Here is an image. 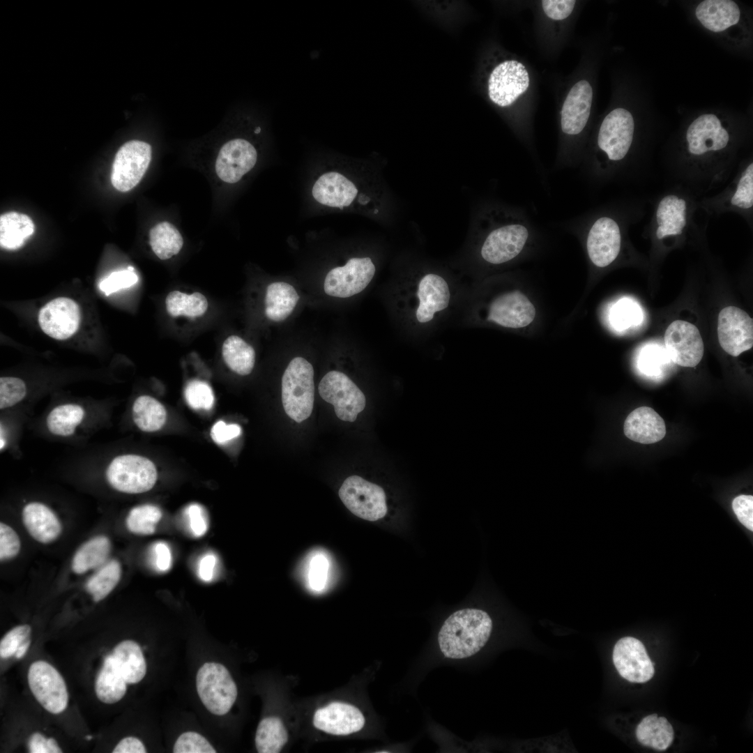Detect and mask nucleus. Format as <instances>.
Masks as SVG:
<instances>
[{"instance_id": "680f3d73", "label": "nucleus", "mask_w": 753, "mask_h": 753, "mask_svg": "<svg viewBox=\"0 0 753 753\" xmlns=\"http://www.w3.org/2000/svg\"><path fill=\"white\" fill-rule=\"evenodd\" d=\"M31 644V638L24 641L18 648L15 656L17 659L22 658L26 653Z\"/></svg>"}, {"instance_id": "4be33fe9", "label": "nucleus", "mask_w": 753, "mask_h": 753, "mask_svg": "<svg viewBox=\"0 0 753 753\" xmlns=\"http://www.w3.org/2000/svg\"><path fill=\"white\" fill-rule=\"evenodd\" d=\"M535 309L529 299L519 291L499 296L491 303L487 320L501 326L519 328L530 324Z\"/></svg>"}, {"instance_id": "37998d69", "label": "nucleus", "mask_w": 753, "mask_h": 753, "mask_svg": "<svg viewBox=\"0 0 753 753\" xmlns=\"http://www.w3.org/2000/svg\"><path fill=\"white\" fill-rule=\"evenodd\" d=\"M185 400L191 408L209 410L214 404L213 390L206 381L194 379L189 381L185 389Z\"/></svg>"}, {"instance_id": "b1692460", "label": "nucleus", "mask_w": 753, "mask_h": 753, "mask_svg": "<svg viewBox=\"0 0 753 753\" xmlns=\"http://www.w3.org/2000/svg\"><path fill=\"white\" fill-rule=\"evenodd\" d=\"M419 304L416 312L420 323L432 320L434 314L447 308L450 299L449 285L441 274L435 271L423 273L418 284Z\"/></svg>"}, {"instance_id": "20e7f679", "label": "nucleus", "mask_w": 753, "mask_h": 753, "mask_svg": "<svg viewBox=\"0 0 753 753\" xmlns=\"http://www.w3.org/2000/svg\"><path fill=\"white\" fill-rule=\"evenodd\" d=\"M635 122L624 108L611 111L602 120L596 135V152L582 172L593 183H603L625 173L624 167L633 145Z\"/></svg>"}, {"instance_id": "72a5a7b5", "label": "nucleus", "mask_w": 753, "mask_h": 753, "mask_svg": "<svg viewBox=\"0 0 753 753\" xmlns=\"http://www.w3.org/2000/svg\"><path fill=\"white\" fill-rule=\"evenodd\" d=\"M132 418L135 425L145 432L160 430L167 420L165 406L155 398L149 395H141L134 402Z\"/></svg>"}, {"instance_id": "a18cd8bd", "label": "nucleus", "mask_w": 753, "mask_h": 753, "mask_svg": "<svg viewBox=\"0 0 753 753\" xmlns=\"http://www.w3.org/2000/svg\"><path fill=\"white\" fill-rule=\"evenodd\" d=\"M26 394V384L21 379L14 376L0 378L1 410L16 405L25 397Z\"/></svg>"}, {"instance_id": "bb28decb", "label": "nucleus", "mask_w": 753, "mask_h": 753, "mask_svg": "<svg viewBox=\"0 0 753 753\" xmlns=\"http://www.w3.org/2000/svg\"><path fill=\"white\" fill-rule=\"evenodd\" d=\"M623 431L630 440L650 444L658 442L664 437L666 426L662 418L653 409L640 406L628 416Z\"/></svg>"}, {"instance_id": "a19ab883", "label": "nucleus", "mask_w": 753, "mask_h": 753, "mask_svg": "<svg viewBox=\"0 0 753 753\" xmlns=\"http://www.w3.org/2000/svg\"><path fill=\"white\" fill-rule=\"evenodd\" d=\"M162 513L159 507L153 504H142L132 508L126 520L127 528L137 535H151L155 531Z\"/></svg>"}, {"instance_id": "dca6fc26", "label": "nucleus", "mask_w": 753, "mask_h": 753, "mask_svg": "<svg viewBox=\"0 0 753 753\" xmlns=\"http://www.w3.org/2000/svg\"><path fill=\"white\" fill-rule=\"evenodd\" d=\"M664 343L670 360L680 366L694 367L703 356L704 345L698 328L685 321L671 323L665 331Z\"/></svg>"}, {"instance_id": "f8f14e48", "label": "nucleus", "mask_w": 753, "mask_h": 753, "mask_svg": "<svg viewBox=\"0 0 753 753\" xmlns=\"http://www.w3.org/2000/svg\"><path fill=\"white\" fill-rule=\"evenodd\" d=\"M151 156V146L145 142L131 140L123 144L118 150L112 165L113 186L123 192L134 188L146 173Z\"/></svg>"}, {"instance_id": "c85d7f7f", "label": "nucleus", "mask_w": 753, "mask_h": 753, "mask_svg": "<svg viewBox=\"0 0 753 753\" xmlns=\"http://www.w3.org/2000/svg\"><path fill=\"white\" fill-rule=\"evenodd\" d=\"M112 656L127 683H137L143 679L146 672V664L137 643L132 640L120 642L114 648Z\"/></svg>"}, {"instance_id": "4d7b16f0", "label": "nucleus", "mask_w": 753, "mask_h": 753, "mask_svg": "<svg viewBox=\"0 0 753 753\" xmlns=\"http://www.w3.org/2000/svg\"><path fill=\"white\" fill-rule=\"evenodd\" d=\"M241 432V428L238 425H227L224 421L219 420L212 427L211 436L216 443L224 445L238 436Z\"/></svg>"}, {"instance_id": "8fccbe9b", "label": "nucleus", "mask_w": 753, "mask_h": 753, "mask_svg": "<svg viewBox=\"0 0 753 753\" xmlns=\"http://www.w3.org/2000/svg\"><path fill=\"white\" fill-rule=\"evenodd\" d=\"M138 281L137 275L131 270H123L112 273L99 284V289L106 296L120 289L128 288Z\"/></svg>"}, {"instance_id": "a878e982", "label": "nucleus", "mask_w": 753, "mask_h": 753, "mask_svg": "<svg viewBox=\"0 0 753 753\" xmlns=\"http://www.w3.org/2000/svg\"><path fill=\"white\" fill-rule=\"evenodd\" d=\"M24 525L36 541L48 544L62 532V525L55 512L47 505L37 501L26 503L22 512Z\"/></svg>"}, {"instance_id": "864d4df0", "label": "nucleus", "mask_w": 753, "mask_h": 753, "mask_svg": "<svg viewBox=\"0 0 753 753\" xmlns=\"http://www.w3.org/2000/svg\"><path fill=\"white\" fill-rule=\"evenodd\" d=\"M328 563L322 555L314 556L310 564L309 579L312 588L316 591L324 588L326 582Z\"/></svg>"}, {"instance_id": "6ab92c4d", "label": "nucleus", "mask_w": 753, "mask_h": 753, "mask_svg": "<svg viewBox=\"0 0 753 753\" xmlns=\"http://www.w3.org/2000/svg\"><path fill=\"white\" fill-rule=\"evenodd\" d=\"M81 320L79 305L67 297H58L39 311L38 321L42 330L55 340H66L78 330Z\"/></svg>"}, {"instance_id": "e2e57ef3", "label": "nucleus", "mask_w": 753, "mask_h": 753, "mask_svg": "<svg viewBox=\"0 0 753 753\" xmlns=\"http://www.w3.org/2000/svg\"><path fill=\"white\" fill-rule=\"evenodd\" d=\"M92 738H93V737H92L91 736H86V740H90L91 739H92Z\"/></svg>"}, {"instance_id": "de8ad7c7", "label": "nucleus", "mask_w": 753, "mask_h": 753, "mask_svg": "<svg viewBox=\"0 0 753 753\" xmlns=\"http://www.w3.org/2000/svg\"><path fill=\"white\" fill-rule=\"evenodd\" d=\"M31 628L27 624L15 626L8 631L0 641V656L8 658L15 655L20 646L31 638Z\"/></svg>"}, {"instance_id": "aec40b11", "label": "nucleus", "mask_w": 753, "mask_h": 753, "mask_svg": "<svg viewBox=\"0 0 753 753\" xmlns=\"http://www.w3.org/2000/svg\"><path fill=\"white\" fill-rule=\"evenodd\" d=\"M257 160V150L250 142L241 138L234 139L220 149L215 172L222 181L234 183L254 167Z\"/></svg>"}, {"instance_id": "412c9836", "label": "nucleus", "mask_w": 753, "mask_h": 753, "mask_svg": "<svg viewBox=\"0 0 753 753\" xmlns=\"http://www.w3.org/2000/svg\"><path fill=\"white\" fill-rule=\"evenodd\" d=\"M593 100V89L586 80L577 82L570 89L561 112V129L565 136L576 137L584 130L588 121Z\"/></svg>"}, {"instance_id": "2f4dec72", "label": "nucleus", "mask_w": 753, "mask_h": 753, "mask_svg": "<svg viewBox=\"0 0 753 753\" xmlns=\"http://www.w3.org/2000/svg\"><path fill=\"white\" fill-rule=\"evenodd\" d=\"M110 550L111 543L107 536L91 538L76 551L72 561L73 571L81 575L100 568L108 561Z\"/></svg>"}, {"instance_id": "bf43d9fd", "label": "nucleus", "mask_w": 753, "mask_h": 753, "mask_svg": "<svg viewBox=\"0 0 753 753\" xmlns=\"http://www.w3.org/2000/svg\"><path fill=\"white\" fill-rule=\"evenodd\" d=\"M218 559L213 552L204 554L197 563V576L204 582H211L215 577Z\"/></svg>"}, {"instance_id": "7ed1b4c3", "label": "nucleus", "mask_w": 753, "mask_h": 753, "mask_svg": "<svg viewBox=\"0 0 753 753\" xmlns=\"http://www.w3.org/2000/svg\"><path fill=\"white\" fill-rule=\"evenodd\" d=\"M630 209L623 205H610L589 211L565 224L585 242L591 262L603 268L619 257L624 235L631 220Z\"/></svg>"}, {"instance_id": "473e14b6", "label": "nucleus", "mask_w": 753, "mask_h": 753, "mask_svg": "<svg viewBox=\"0 0 753 753\" xmlns=\"http://www.w3.org/2000/svg\"><path fill=\"white\" fill-rule=\"evenodd\" d=\"M674 735L673 727L668 720L656 713L645 717L636 729L640 743L657 750H667L673 742Z\"/></svg>"}, {"instance_id": "79ce46f5", "label": "nucleus", "mask_w": 753, "mask_h": 753, "mask_svg": "<svg viewBox=\"0 0 753 753\" xmlns=\"http://www.w3.org/2000/svg\"><path fill=\"white\" fill-rule=\"evenodd\" d=\"M642 312L639 305L632 300H619L611 308L610 321L612 326L623 330L639 325L642 321Z\"/></svg>"}, {"instance_id": "13d9d810", "label": "nucleus", "mask_w": 753, "mask_h": 753, "mask_svg": "<svg viewBox=\"0 0 753 753\" xmlns=\"http://www.w3.org/2000/svg\"><path fill=\"white\" fill-rule=\"evenodd\" d=\"M31 753H61V749L53 738H45L40 733H33L28 743Z\"/></svg>"}, {"instance_id": "0e129e2a", "label": "nucleus", "mask_w": 753, "mask_h": 753, "mask_svg": "<svg viewBox=\"0 0 753 753\" xmlns=\"http://www.w3.org/2000/svg\"><path fill=\"white\" fill-rule=\"evenodd\" d=\"M260 130H261L260 128H257L255 132L259 133L260 132Z\"/></svg>"}, {"instance_id": "c03bdc74", "label": "nucleus", "mask_w": 753, "mask_h": 753, "mask_svg": "<svg viewBox=\"0 0 753 753\" xmlns=\"http://www.w3.org/2000/svg\"><path fill=\"white\" fill-rule=\"evenodd\" d=\"M669 359L667 352L662 347L655 344L648 345L639 353L638 367L645 374L659 375Z\"/></svg>"}, {"instance_id": "e433bc0d", "label": "nucleus", "mask_w": 753, "mask_h": 753, "mask_svg": "<svg viewBox=\"0 0 753 753\" xmlns=\"http://www.w3.org/2000/svg\"><path fill=\"white\" fill-rule=\"evenodd\" d=\"M149 244L155 254L162 260L177 254L183 245L181 233L172 223H158L149 231Z\"/></svg>"}, {"instance_id": "6e6552de", "label": "nucleus", "mask_w": 753, "mask_h": 753, "mask_svg": "<svg viewBox=\"0 0 753 753\" xmlns=\"http://www.w3.org/2000/svg\"><path fill=\"white\" fill-rule=\"evenodd\" d=\"M700 208L710 215L735 212L752 221L753 208V163L741 165L728 186L721 192L699 201Z\"/></svg>"}, {"instance_id": "c9c22d12", "label": "nucleus", "mask_w": 753, "mask_h": 753, "mask_svg": "<svg viewBox=\"0 0 753 753\" xmlns=\"http://www.w3.org/2000/svg\"><path fill=\"white\" fill-rule=\"evenodd\" d=\"M222 354L228 367L239 375H248L254 368V348L237 335H231L225 340Z\"/></svg>"}, {"instance_id": "4468645a", "label": "nucleus", "mask_w": 753, "mask_h": 753, "mask_svg": "<svg viewBox=\"0 0 753 753\" xmlns=\"http://www.w3.org/2000/svg\"><path fill=\"white\" fill-rule=\"evenodd\" d=\"M29 688L39 703L48 712L59 714L68 706V693L59 672L43 660L33 662L28 671Z\"/></svg>"}, {"instance_id": "a211bd4d", "label": "nucleus", "mask_w": 753, "mask_h": 753, "mask_svg": "<svg viewBox=\"0 0 753 753\" xmlns=\"http://www.w3.org/2000/svg\"><path fill=\"white\" fill-rule=\"evenodd\" d=\"M613 662L619 674L632 683H645L654 675V663L639 639L632 637L620 639L615 644Z\"/></svg>"}, {"instance_id": "9d476101", "label": "nucleus", "mask_w": 753, "mask_h": 753, "mask_svg": "<svg viewBox=\"0 0 753 753\" xmlns=\"http://www.w3.org/2000/svg\"><path fill=\"white\" fill-rule=\"evenodd\" d=\"M318 390L321 397L334 406L341 420L353 422L365 407V396L357 385L345 374L333 370L324 375Z\"/></svg>"}, {"instance_id": "603ef678", "label": "nucleus", "mask_w": 753, "mask_h": 753, "mask_svg": "<svg viewBox=\"0 0 753 753\" xmlns=\"http://www.w3.org/2000/svg\"><path fill=\"white\" fill-rule=\"evenodd\" d=\"M733 512L739 521L748 529L753 530V496L742 494L732 502Z\"/></svg>"}, {"instance_id": "49530a36", "label": "nucleus", "mask_w": 753, "mask_h": 753, "mask_svg": "<svg viewBox=\"0 0 753 753\" xmlns=\"http://www.w3.org/2000/svg\"><path fill=\"white\" fill-rule=\"evenodd\" d=\"M174 753H215V750L201 734L188 731L179 736L173 749Z\"/></svg>"}, {"instance_id": "3c124183", "label": "nucleus", "mask_w": 753, "mask_h": 753, "mask_svg": "<svg viewBox=\"0 0 753 753\" xmlns=\"http://www.w3.org/2000/svg\"><path fill=\"white\" fill-rule=\"evenodd\" d=\"M21 549V542L16 531L9 525L0 524V559L1 561L15 558Z\"/></svg>"}, {"instance_id": "1a4fd4ad", "label": "nucleus", "mask_w": 753, "mask_h": 753, "mask_svg": "<svg viewBox=\"0 0 753 753\" xmlns=\"http://www.w3.org/2000/svg\"><path fill=\"white\" fill-rule=\"evenodd\" d=\"M198 695L208 711L216 715L227 714L237 697V687L225 666L206 662L197 674Z\"/></svg>"}, {"instance_id": "ddd939ff", "label": "nucleus", "mask_w": 753, "mask_h": 753, "mask_svg": "<svg viewBox=\"0 0 753 753\" xmlns=\"http://www.w3.org/2000/svg\"><path fill=\"white\" fill-rule=\"evenodd\" d=\"M375 272L376 266L371 257H352L345 265L328 271L324 280V291L333 297H351L368 286Z\"/></svg>"}, {"instance_id": "423d86ee", "label": "nucleus", "mask_w": 753, "mask_h": 753, "mask_svg": "<svg viewBox=\"0 0 753 753\" xmlns=\"http://www.w3.org/2000/svg\"><path fill=\"white\" fill-rule=\"evenodd\" d=\"M314 401V369L303 357L294 358L282 378V402L287 415L296 423L308 418Z\"/></svg>"}, {"instance_id": "f257e3e1", "label": "nucleus", "mask_w": 753, "mask_h": 753, "mask_svg": "<svg viewBox=\"0 0 753 753\" xmlns=\"http://www.w3.org/2000/svg\"><path fill=\"white\" fill-rule=\"evenodd\" d=\"M469 240L480 261L508 264L526 250L538 228L524 209L495 199H484L471 209Z\"/></svg>"}, {"instance_id": "9b49d317", "label": "nucleus", "mask_w": 753, "mask_h": 753, "mask_svg": "<svg viewBox=\"0 0 753 753\" xmlns=\"http://www.w3.org/2000/svg\"><path fill=\"white\" fill-rule=\"evenodd\" d=\"M339 496L351 512L365 520H379L388 511L383 488L358 476L345 479L339 489Z\"/></svg>"}, {"instance_id": "39448f33", "label": "nucleus", "mask_w": 753, "mask_h": 753, "mask_svg": "<svg viewBox=\"0 0 753 753\" xmlns=\"http://www.w3.org/2000/svg\"><path fill=\"white\" fill-rule=\"evenodd\" d=\"M492 621L481 609L467 608L455 611L442 625L438 642L441 653L450 659H464L476 654L487 642Z\"/></svg>"}, {"instance_id": "f3484780", "label": "nucleus", "mask_w": 753, "mask_h": 753, "mask_svg": "<svg viewBox=\"0 0 753 753\" xmlns=\"http://www.w3.org/2000/svg\"><path fill=\"white\" fill-rule=\"evenodd\" d=\"M717 337L724 351L736 357L753 346V320L737 307H726L718 315Z\"/></svg>"}, {"instance_id": "f03ea898", "label": "nucleus", "mask_w": 753, "mask_h": 753, "mask_svg": "<svg viewBox=\"0 0 753 753\" xmlns=\"http://www.w3.org/2000/svg\"><path fill=\"white\" fill-rule=\"evenodd\" d=\"M735 137L729 123L715 114L695 118L683 135L682 177L706 191L724 183L733 169Z\"/></svg>"}, {"instance_id": "6e6d98bb", "label": "nucleus", "mask_w": 753, "mask_h": 753, "mask_svg": "<svg viewBox=\"0 0 753 753\" xmlns=\"http://www.w3.org/2000/svg\"><path fill=\"white\" fill-rule=\"evenodd\" d=\"M575 3L573 0H544L542 1V6L548 17L562 20L572 13Z\"/></svg>"}, {"instance_id": "052dcab7", "label": "nucleus", "mask_w": 753, "mask_h": 753, "mask_svg": "<svg viewBox=\"0 0 753 753\" xmlns=\"http://www.w3.org/2000/svg\"><path fill=\"white\" fill-rule=\"evenodd\" d=\"M114 753H145L146 748L137 738L129 736L123 738L112 751Z\"/></svg>"}, {"instance_id": "09e8293b", "label": "nucleus", "mask_w": 753, "mask_h": 753, "mask_svg": "<svg viewBox=\"0 0 753 753\" xmlns=\"http://www.w3.org/2000/svg\"><path fill=\"white\" fill-rule=\"evenodd\" d=\"M189 532L193 537L204 536L208 528V519L205 509L200 504L188 505L184 511Z\"/></svg>"}, {"instance_id": "0eeeda50", "label": "nucleus", "mask_w": 753, "mask_h": 753, "mask_svg": "<svg viewBox=\"0 0 753 753\" xmlns=\"http://www.w3.org/2000/svg\"><path fill=\"white\" fill-rule=\"evenodd\" d=\"M105 478L115 490L137 494L151 490L158 479L155 464L149 458L135 454L116 456L107 464Z\"/></svg>"}, {"instance_id": "58836bf2", "label": "nucleus", "mask_w": 753, "mask_h": 753, "mask_svg": "<svg viewBox=\"0 0 753 753\" xmlns=\"http://www.w3.org/2000/svg\"><path fill=\"white\" fill-rule=\"evenodd\" d=\"M167 313L172 317L185 316L195 319L202 316L208 308V301L199 292L188 294L179 291H172L165 299Z\"/></svg>"}, {"instance_id": "393cba45", "label": "nucleus", "mask_w": 753, "mask_h": 753, "mask_svg": "<svg viewBox=\"0 0 753 753\" xmlns=\"http://www.w3.org/2000/svg\"><path fill=\"white\" fill-rule=\"evenodd\" d=\"M695 16L707 30L721 33L737 26L741 22V10L731 0H704L695 9Z\"/></svg>"}, {"instance_id": "4c0bfd02", "label": "nucleus", "mask_w": 753, "mask_h": 753, "mask_svg": "<svg viewBox=\"0 0 753 753\" xmlns=\"http://www.w3.org/2000/svg\"><path fill=\"white\" fill-rule=\"evenodd\" d=\"M287 740V731L280 718L265 717L259 722L255 735V745L258 752H280Z\"/></svg>"}, {"instance_id": "f704fd0d", "label": "nucleus", "mask_w": 753, "mask_h": 753, "mask_svg": "<svg viewBox=\"0 0 753 753\" xmlns=\"http://www.w3.org/2000/svg\"><path fill=\"white\" fill-rule=\"evenodd\" d=\"M86 415L84 407L77 404L67 403L53 408L46 418V426L53 435L68 437L75 432Z\"/></svg>"}, {"instance_id": "5701e85b", "label": "nucleus", "mask_w": 753, "mask_h": 753, "mask_svg": "<svg viewBox=\"0 0 753 753\" xmlns=\"http://www.w3.org/2000/svg\"><path fill=\"white\" fill-rule=\"evenodd\" d=\"M365 717L356 706L342 702H333L318 709L313 717L314 726L326 733L344 736L363 729Z\"/></svg>"}, {"instance_id": "c756f323", "label": "nucleus", "mask_w": 753, "mask_h": 753, "mask_svg": "<svg viewBox=\"0 0 753 753\" xmlns=\"http://www.w3.org/2000/svg\"><path fill=\"white\" fill-rule=\"evenodd\" d=\"M126 684L112 655H109L105 657L96 680L97 697L105 703H115L124 697L127 690Z\"/></svg>"}, {"instance_id": "ea45409f", "label": "nucleus", "mask_w": 753, "mask_h": 753, "mask_svg": "<svg viewBox=\"0 0 753 753\" xmlns=\"http://www.w3.org/2000/svg\"><path fill=\"white\" fill-rule=\"evenodd\" d=\"M121 577L120 563L116 560L108 561L89 579L86 589L95 602H100L114 589Z\"/></svg>"}, {"instance_id": "5fc2aeb1", "label": "nucleus", "mask_w": 753, "mask_h": 753, "mask_svg": "<svg viewBox=\"0 0 753 753\" xmlns=\"http://www.w3.org/2000/svg\"><path fill=\"white\" fill-rule=\"evenodd\" d=\"M151 561L155 570L159 572L169 571L172 565V555L169 546L165 542H157L151 547Z\"/></svg>"}, {"instance_id": "7c9ffc66", "label": "nucleus", "mask_w": 753, "mask_h": 753, "mask_svg": "<svg viewBox=\"0 0 753 753\" xmlns=\"http://www.w3.org/2000/svg\"><path fill=\"white\" fill-rule=\"evenodd\" d=\"M34 224L26 214L15 211L0 217V245L7 250H16L34 232Z\"/></svg>"}, {"instance_id": "cd10ccee", "label": "nucleus", "mask_w": 753, "mask_h": 753, "mask_svg": "<svg viewBox=\"0 0 753 753\" xmlns=\"http://www.w3.org/2000/svg\"><path fill=\"white\" fill-rule=\"evenodd\" d=\"M295 288L284 282L271 283L265 296V314L273 321L285 320L293 312L299 301Z\"/></svg>"}, {"instance_id": "2eb2a0df", "label": "nucleus", "mask_w": 753, "mask_h": 753, "mask_svg": "<svg viewBox=\"0 0 753 753\" xmlns=\"http://www.w3.org/2000/svg\"><path fill=\"white\" fill-rule=\"evenodd\" d=\"M525 66L516 60H506L494 67L488 79L490 100L500 107L512 105L529 86Z\"/></svg>"}]
</instances>
